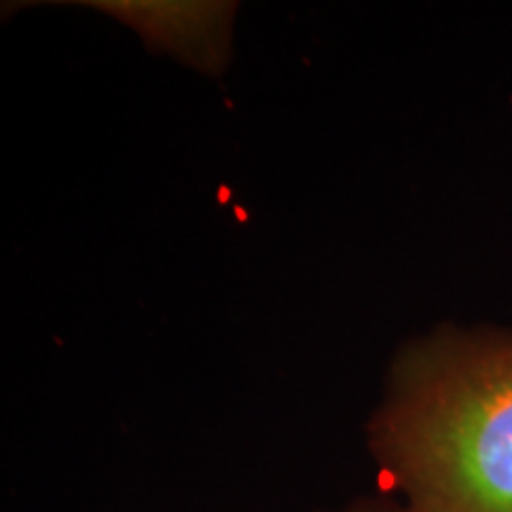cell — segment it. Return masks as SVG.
I'll list each match as a JSON object with an SVG mask.
<instances>
[{"label":"cell","mask_w":512,"mask_h":512,"mask_svg":"<svg viewBox=\"0 0 512 512\" xmlns=\"http://www.w3.org/2000/svg\"><path fill=\"white\" fill-rule=\"evenodd\" d=\"M368 448L413 512H512V332L448 328L403 349Z\"/></svg>","instance_id":"obj_1"},{"label":"cell","mask_w":512,"mask_h":512,"mask_svg":"<svg viewBox=\"0 0 512 512\" xmlns=\"http://www.w3.org/2000/svg\"><path fill=\"white\" fill-rule=\"evenodd\" d=\"M105 15L133 29L150 48L174 55L190 67L219 74L230 53L235 5L230 3H95Z\"/></svg>","instance_id":"obj_2"},{"label":"cell","mask_w":512,"mask_h":512,"mask_svg":"<svg viewBox=\"0 0 512 512\" xmlns=\"http://www.w3.org/2000/svg\"><path fill=\"white\" fill-rule=\"evenodd\" d=\"M335 512H413L406 503L399 501V498H358V501L344 505Z\"/></svg>","instance_id":"obj_3"}]
</instances>
